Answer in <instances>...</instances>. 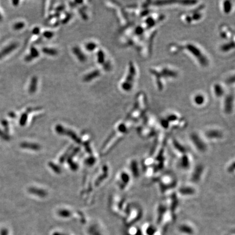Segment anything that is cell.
<instances>
[{
  "label": "cell",
  "instance_id": "1",
  "mask_svg": "<svg viewBox=\"0 0 235 235\" xmlns=\"http://www.w3.org/2000/svg\"><path fill=\"white\" fill-rule=\"evenodd\" d=\"M167 50L169 53L173 55L185 53L202 68H206L210 66V59L205 51L193 41L172 43L168 45Z\"/></svg>",
  "mask_w": 235,
  "mask_h": 235
},
{
  "label": "cell",
  "instance_id": "2",
  "mask_svg": "<svg viewBox=\"0 0 235 235\" xmlns=\"http://www.w3.org/2000/svg\"><path fill=\"white\" fill-rule=\"evenodd\" d=\"M148 71L159 91H163L167 83L177 79L179 76L176 68L167 64L151 66L149 68Z\"/></svg>",
  "mask_w": 235,
  "mask_h": 235
},
{
  "label": "cell",
  "instance_id": "3",
  "mask_svg": "<svg viewBox=\"0 0 235 235\" xmlns=\"http://www.w3.org/2000/svg\"><path fill=\"white\" fill-rule=\"evenodd\" d=\"M148 108V100L144 91H140L135 96L133 107L128 116V119L135 122L143 118Z\"/></svg>",
  "mask_w": 235,
  "mask_h": 235
},
{
  "label": "cell",
  "instance_id": "4",
  "mask_svg": "<svg viewBox=\"0 0 235 235\" xmlns=\"http://www.w3.org/2000/svg\"><path fill=\"white\" fill-rule=\"evenodd\" d=\"M161 128L165 130L183 129L187 125V120L175 112H169L162 116L158 121Z\"/></svg>",
  "mask_w": 235,
  "mask_h": 235
},
{
  "label": "cell",
  "instance_id": "5",
  "mask_svg": "<svg viewBox=\"0 0 235 235\" xmlns=\"http://www.w3.org/2000/svg\"><path fill=\"white\" fill-rule=\"evenodd\" d=\"M205 6L204 4H197L189 10L182 13L180 19L187 25H193L200 22L205 16Z\"/></svg>",
  "mask_w": 235,
  "mask_h": 235
},
{
  "label": "cell",
  "instance_id": "6",
  "mask_svg": "<svg viewBox=\"0 0 235 235\" xmlns=\"http://www.w3.org/2000/svg\"><path fill=\"white\" fill-rule=\"evenodd\" d=\"M138 75V69L136 63L130 61L128 64V70L124 80L120 84V88L125 92H130L135 86Z\"/></svg>",
  "mask_w": 235,
  "mask_h": 235
},
{
  "label": "cell",
  "instance_id": "7",
  "mask_svg": "<svg viewBox=\"0 0 235 235\" xmlns=\"http://www.w3.org/2000/svg\"><path fill=\"white\" fill-rule=\"evenodd\" d=\"M177 179L173 174H163L158 179L159 188L163 193H168L174 190L177 186Z\"/></svg>",
  "mask_w": 235,
  "mask_h": 235
},
{
  "label": "cell",
  "instance_id": "8",
  "mask_svg": "<svg viewBox=\"0 0 235 235\" xmlns=\"http://www.w3.org/2000/svg\"><path fill=\"white\" fill-rule=\"evenodd\" d=\"M189 140L192 146L198 153H205L208 150V143L202 136V133L197 132L190 133Z\"/></svg>",
  "mask_w": 235,
  "mask_h": 235
},
{
  "label": "cell",
  "instance_id": "9",
  "mask_svg": "<svg viewBox=\"0 0 235 235\" xmlns=\"http://www.w3.org/2000/svg\"><path fill=\"white\" fill-rule=\"evenodd\" d=\"M165 15L158 13H150L142 19L140 24L148 31H153V29L165 19Z\"/></svg>",
  "mask_w": 235,
  "mask_h": 235
},
{
  "label": "cell",
  "instance_id": "10",
  "mask_svg": "<svg viewBox=\"0 0 235 235\" xmlns=\"http://www.w3.org/2000/svg\"><path fill=\"white\" fill-rule=\"evenodd\" d=\"M202 135L207 143L209 142H217L223 140L224 138V134L222 130L215 126L206 128L202 133Z\"/></svg>",
  "mask_w": 235,
  "mask_h": 235
},
{
  "label": "cell",
  "instance_id": "11",
  "mask_svg": "<svg viewBox=\"0 0 235 235\" xmlns=\"http://www.w3.org/2000/svg\"><path fill=\"white\" fill-rule=\"evenodd\" d=\"M222 110L226 115H231L234 111L235 95L234 91H227L223 97Z\"/></svg>",
  "mask_w": 235,
  "mask_h": 235
},
{
  "label": "cell",
  "instance_id": "12",
  "mask_svg": "<svg viewBox=\"0 0 235 235\" xmlns=\"http://www.w3.org/2000/svg\"><path fill=\"white\" fill-rule=\"evenodd\" d=\"M206 169L205 166L201 164L196 165L193 168H191L190 175V183L194 185L201 181L205 176Z\"/></svg>",
  "mask_w": 235,
  "mask_h": 235
},
{
  "label": "cell",
  "instance_id": "13",
  "mask_svg": "<svg viewBox=\"0 0 235 235\" xmlns=\"http://www.w3.org/2000/svg\"><path fill=\"white\" fill-rule=\"evenodd\" d=\"M218 35L224 41L235 40L234 30L226 24H223L219 27Z\"/></svg>",
  "mask_w": 235,
  "mask_h": 235
},
{
  "label": "cell",
  "instance_id": "14",
  "mask_svg": "<svg viewBox=\"0 0 235 235\" xmlns=\"http://www.w3.org/2000/svg\"><path fill=\"white\" fill-rule=\"evenodd\" d=\"M197 193V190L194 185L190 183L180 187L176 192L178 197H182L185 198L192 197L195 195Z\"/></svg>",
  "mask_w": 235,
  "mask_h": 235
},
{
  "label": "cell",
  "instance_id": "15",
  "mask_svg": "<svg viewBox=\"0 0 235 235\" xmlns=\"http://www.w3.org/2000/svg\"><path fill=\"white\" fill-rule=\"evenodd\" d=\"M192 103L195 107L202 108L204 107L208 103V98L206 94L202 91H197L192 96Z\"/></svg>",
  "mask_w": 235,
  "mask_h": 235
},
{
  "label": "cell",
  "instance_id": "16",
  "mask_svg": "<svg viewBox=\"0 0 235 235\" xmlns=\"http://www.w3.org/2000/svg\"><path fill=\"white\" fill-rule=\"evenodd\" d=\"M178 166L183 170L191 169L192 165V158L190 153H187L178 157Z\"/></svg>",
  "mask_w": 235,
  "mask_h": 235
},
{
  "label": "cell",
  "instance_id": "17",
  "mask_svg": "<svg viewBox=\"0 0 235 235\" xmlns=\"http://www.w3.org/2000/svg\"><path fill=\"white\" fill-rule=\"evenodd\" d=\"M212 91L216 99H223L227 94V88L222 83L215 82L212 86Z\"/></svg>",
  "mask_w": 235,
  "mask_h": 235
},
{
  "label": "cell",
  "instance_id": "18",
  "mask_svg": "<svg viewBox=\"0 0 235 235\" xmlns=\"http://www.w3.org/2000/svg\"><path fill=\"white\" fill-rule=\"evenodd\" d=\"M170 144L171 147L173 150L174 153H175L178 157L188 153L186 147L183 145L181 143L179 142V141H178L175 138L172 139Z\"/></svg>",
  "mask_w": 235,
  "mask_h": 235
},
{
  "label": "cell",
  "instance_id": "19",
  "mask_svg": "<svg viewBox=\"0 0 235 235\" xmlns=\"http://www.w3.org/2000/svg\"><path fill=\"white\" fill-rule=\"evenodd\" d=\"M132 177V175L129 172L124 171L120 174V188L121 190L126 189L130 185Z\"/></svg>",
  "mask_w": 235,
  "mask_h": 235
},
{
  "label": "cell",
  "instance_id": "20",
  "mask_svg": "<svg viewBox=\"0 0 235 235\" xmlns=\"http://www.w3.org/2000/svg\"><path fill=\"white\" fill-rule=\"evenodd\" d=\"M235 48V40L224 41L219 47V51L223 54L230 53L234 51Z\"/></svg>",
  "mask_w": 235,
  "mask_h": 235
},
{
  "label": "cell",
  "instance_id": "21",
  "mask_svg": "<svg viewBox=\"0 0 235 235\" xmlns=\"http://www.w3.org/2000/svg\"><path fill=\"white\" fill-rule=\"evenodd\" d=\"M234 4L232 1L225 0L220 2V8L224 15H227L230 14L234 9Z\"/></svg>",
  "mask_w": 235,
  "mask_h": 235
},
{
  "label": "cell",
  "instance_id": "22",
  "mask_svg": "<svg viewBox=\"0 0 235 235\" xmlns=\"http://www.w3.org/2000/svg\"><path fill=\"white\" fill-rule=\"evenodd\" d=\"M130 173L132 176L138 177L140 175L139 165L136 160H132L130 162Z\"/></svg>",
  "mask_w": 235,
  "mask_h": 235
},
{
  "label": "cell",
  "instance_id": "23",
  "mask_svg": "<svg viewBox=\"0 0 235 235\" xmlns=\"http://www.w3.org/2000/svg\"><path fill=\"white\" fill-rule=\"evenodd\" d=\"M17 46H18V44L16 43H12L9 45L7 46L6 47H5L4 49L2 50L0 52V58L8 55V54H10L13 51H14V50L17 49Z\"/></svg>",
  "mask_w": 235,
  "mask_h": 235
},
{
  "label": "cell",
  "instance_id": "24",
  "mask_svg": "<svg viewBox=\"0 0 235 235\" xmlns=\"http://www.w3.org/2000/svg\"><path fill=\"white\" fill-rule=\"evenodd\" d=\"M73 52L76 56L78 60L81 62H84L87 61V57L77 46H75L73 48Z\"/></svg>",
  "mask_w": 235,
  "mask_h": 235
},
{
  "label": "cell",
  "instance_id": "25",
  "mask_svg": "<svg viewBox=\"0 0 235 235\" xmlns=\"http://www.w3.org/2000/svg\"><path fill=\"white\" fill-rule=\"evenodd\" d=\"M100 75V72L99 70H94L93 71L91 72L90 73L86 75L83 77V81L84 82H89L93 79L99 77Z\"/></svg>",
  "mask_w": 235,
  "mask_h": 235
},
{
  "label": "cell",
  "instance_id": "26",
  "mask_svg": "<svg viewBox=\"0 0 235 235\" xmlns=\"http://www.w3.org/2000/svg\"><path fill=\"white\" fill-rule=\"evenodd\" d=\"M37 77L36 76H34L31 79V81L29 84V93H31V94L34 93L37 89Z\"/></svg>",
  "mask_w": 235,
  "mask_h": 235
},
{
  "label": "cell",
  "instance_id": "27",
  "mask_svg": "<svg viewBox=\"0 0 235 235\" xmlns=\"http://www.w3.org/2000/svg\"><path fill=\"white\" fill-rule=\"evenodd\" d=\"M179 230L182 233L192 234L193 232V229L192 227L187 224H182L179 227Z\"/></svg>",
  "mask_w": 235,
  "mask_h": 235
},
{
  "label": "cell",
  "instance_id": "28",
  "mask_svg": "<svg viewBox=\"0 0 235 235\" xmlns=\"http://www.w3.org/2000/svg\"><path fill=\"white\" fill-rule=\"evenodd\" d=\"M97 57H98V62L99 64L103 66V64L107 62L106 61V55L102 50H100L97 53Z\"/></svg>",
  "mask_w": 235,
  "mask_h": 235
},
{
  "label": "cell",
  "instance_id": "29",
  "mask_svg": "<svg viewBox=\"0 0 235 235\" xmlns=\"http://www.w3.org/2000/svg\"><path fill=\"white\" fill-rule=\"evenodd\" d=\"M42 51L43 53L49 55V56H56L58 54V51L57 50L53 48H49V47H43L42 49Z\"/></svg>",
  "mask_w": 235,
  "mask_h": 235
},
{
  "label": "cell",
  "instance_id": "30",
  "mask_svg": "<svg viewBox=\"0 0 235 235\" xmlns=\"http://www.w3.org/2000/svg\"><path fill=\"white\" fill-rule=\"evenodd\" d=\"M227 171L230 174L234 173L235 172V160L231 161L227 165Z\"/></svg>",
  "mask_w": 235,
  "mask_h": 235
},
{
  "label": "cell",
  "instance_id": "31",
  "mask_svg": "<svg viewBox=\"0 0 235 235\" xmlns=\"http://www.w3.org/2000/svg\"><path fill=\"white\" fill-rule=\"evenodd\" d=\"M39 54H40L38 50L35 47H32L30 49V54H29V55L33 59L38 57Z\"/></svg>",
  "mask_w": 235,
  "mask_h": 235
},
{
  "label": "cell",
  "instance_id": "32",
  "mask_svg": "<svg viewBox=\"0 0 235 235\" xmlns=\"http://www.w3.org/2000/svg\"><path fill=\"white\" fill-rule=\"evenodd\" d=\"M97 46H98L97 44L95 43L89 42L86 44L85 47H86V49L88 50V51H93L96 49Z\"/></svg>",
  "mask_w": 235,
  "mask_h": 235
},
{
  "label": "cell",
  "instance_id": "33",
  "mask_svg": "<svg viewBox=\"0 0 235 235\" xmlns=\"http://www.w3.org/2000/svg\"><path fill=\"white\" fill-rule=\"evenodd\" d=\"M226 83L228 85H234L235 84V75L234 74L230 75L229 76L227 77V78L226 79Z\"/></svg>",
  "mask_w": 235,
  "mask_h": 235
},
{
  "label": "cell",
  "instance_id": "34",
  "mask_svg": "<svg viewBox=\"0 0 235 235\" xmlns=\"http://www.w3.org/2000/svg\"><path fill=\"white\" fill-rule=\"evenodd\" d=\"M156 231L155 227L152 225H149L146 229V232L148 235H153Z\"/></svg>",
  "mask_w": 235,
  "mask_h": 235
},
{
  "label": "cell",
  "instance_id": "35",
  "mask_svg": "<svg viewBox=\"0 0 235 235\" xmlns=\"http://www.w3.org/2000/svg\"><path fill=\"white\" fill-rule=\"evenodd\" d=\"M25 24L23 22H19L13 25V29L15 30H20L24 28Z\"/></svg>",
  "mask_w": 235,
  "mask_h": 235
},
{
  "label": "cell",
  "instance_id": "36",
  "mask_svg": "<svg viewBox=\"0 0 235 235\" xmlns=\"http://www.w3.org/2000/svg\"><path fill=\"white\" fill-rule=\"evenodd\" d=\"M43 35L44 37L47 39H51L54 37V32L51 31H45L43 33Z\"/></svg>",
  "mask_w": 235,
  "mask_h": 235
},
{
  "label": "cell",
  "instance_id": "37",
  "mask_svg": "<svg viewBox=\"0 0 235 235\" xmlns=\"http://www.w3.org/2000/svg\"><path fill=\"white\" fill-rule=\"evenodd\" d=\"M32 33H33V34H35V35H38V34H40V28H39V27H36L34 28L33 31H32Z\"/></svg>",
  "mask_w": 235,
  "mask_h": 235
},
{
  "label": "cell",
  "instance_id": "38",
  "mask_svg": "<svg viewBox=\"0 0 235 235\" xmlns=\"http://www.w3.org/2000/svg\"><path fill=\"white\" fill-rule=\"evenodd\" d=\"M19 2H20V1H14L12 2L14 6H17L19 4Z\"/></svg>",
  "mask_w": 235,
  "mask_h": 235
},
{
  "label": "cell",
  "instance_id": "39",
  "mask_svg": "<svg viewBox=\"0 0 235 235\" xmlns=\"http://www.w3.org/2000/svg\"><path fill=\"white\" fill-rule=\"evenodd\" d=\"M2 19H3V17H2V15L1 13L0 12V21L2 20Z\"/></svg>",
  "mask_w": 235,
  "mask_h": 235
}]
</instances>
